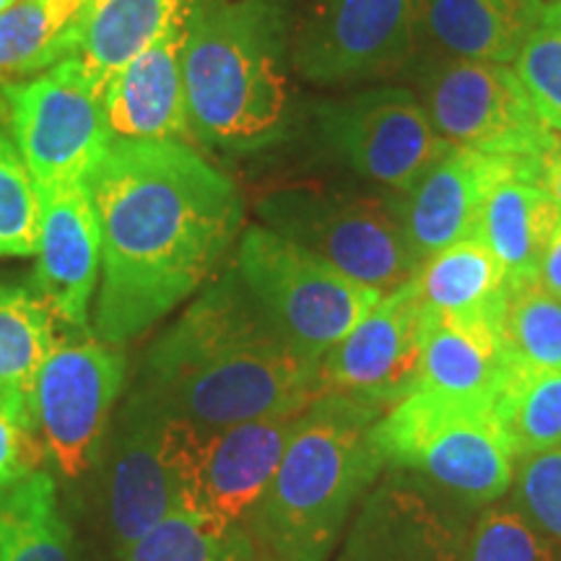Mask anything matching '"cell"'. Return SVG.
Segmentation results:
<instances>
[{
  "instance_id": "obj_1",
  "label": "cell",
  "mask_w": 561,
  "mask_h": 561,
  "mask_svg": "<svg viewBox=\"0 0 561 561\" xmlns=\"http://www.w3.org/2000/svg\"><path fill=\"white\" fill-rule=\"evenodd\" d=\"M89 191L102 234L94 335L112 346L193 299L242 237L240 191L187 140H112Z\"/></svg>"
},
{
  "instance_id": "obj_2",
  "label": "cell",
  "mask_w": 561,
  "mask_h": 561,
  "mask_svg": "<svg viewBox=\"0 0 561 561\" xmlns=\"http://www.w3.org/2000/svg\"><path fill=\"white\" fill-rule=\"evenodd\" d=\"M136 388L195 426L299 413L320 398L318 364L278 333L234 263L157 335Z\"/></svg>"
},
{
  "instance_id": "obj_3",
  "label": "cell",
  "mask_w": 561,
  "mask_h": 561,
  "mask_svg": "<svg viewBox=\"0 0 561 561\" xmlns=\"http://www.w3.org/2000/svg\"><path fill=\"white\" fill-rule=\"evenodd\" d=\"M291 42L284 0H193L182 30L193 140L229 157L276 146L291 125Z\"/></svg>"
},
{
  "instance_id": "obj_4",
  "label": "cell",
  "mask_w": 561,
  "mask_h": 561,
  "mask_svg": "<svg viewBox=\"0 0 561 561\" xmlns=\"http://www.w3.org/2000/svg\"><path fill=\"white\" fill-rule=\"evenodd\" d=\"M385 411L346 396L314 398L248 523L273 561H328L385 460L375 426Z\"/></svg>"
},
{
  "instance_id": "obj_5",
  "label": "cell",
  "mask_w": 561,
  "mask_h": 561,
  "mask_svg": "<svg viewBox=\"0 0 561 561\" xmlns=\"http://www.w3.org/2000/svg\"><path fill=\"white\" fill-rule=\"evenodd\" d=\"M375 442L388 471L462 507L494 504L515 483L517 458L491 403L413 388L382 413Z\"/></svg>"
},
{
  "instance_id": "obj_6",
  "label": "cell",
  "mask_w": 561,
  "mask_h": 561,
  "mask_svg": "<svg viewBox=\"0 0 561 561\" xmlns=\"http://www.w3.org/2000/svg\"><path fill=\"white\" fill-rule=\"evenodd\" d=\"M255 214L265 229L380 294L409 284L421 265L405 242L390 195L299 182L263 193Z\"/></svg>"
},
{
  "instance_id": "obj_7",
  "label": "cell",
  "mask_w": 561,
  "mask_h": 561,
  "mask_svg": "<svg viewBox=\"0 0 561 561\" xmlns=\"http://www.w3.org/2000/svg\"><path fill=\"white\" fill-rule=\"evenodd\" d=\"M234 268L278 333L314 364L382 299L265 227L242 231Z\"/></svg>"
},
{
  "instance_id": "obj_8",
  "label": "cell",
  "mask_w": 561,
  "mask_h": 561,
  "mask_svg": "<svg viewBox=\"0 0 561 561\" xmlns=\"http://www.w3.org/2000/svg\"><path fill=\"white\" fill-rule=\"evenodd\" d=\"M0 110L39 195L89 182L112 144L104 83L76 55L0 83Z\"/></svg>"
},
{
  "instance_id": "obj_9",
  "label": "cell",
  "mask_w": 561,
  "mask_h": 561,
  "mask_svg": "<svg viewBox=\"0 0 561 561\" xmlns=\"http://www.w3.org/2000/svg\"><path fill=\"white\" fill-rule=\"evenodd\" d=\"M434 130L450 146L491 157L541 159L559 144L533 107L515 70L500 62L466 60L439 50L409 62Z\"/></svg>"
},
{
  "instance_id": "obj_10",
  "label": "cell",
  "mask_w": 561,
  "mask_h": 561,
  "mask_svg": "<svg viewBox=\"0 0 561 561\" xmlns=\"http://www.w3.org/2000/svg\"><path fill=\"white\" fill-rule=\"evenodd\" d=\"M299 413L229 426L172 419L178 510L219 523L248 520L276 473Z\"/></svg>"
},
{
  "instance_id": "obj_11",
  "label": "cell",
  "mask_w": 561,
  "mask_h": 561,
  "mask_svg": "<svg viewBox=\"0 0 561 561\" xmlns=\"http://www.w3.org/2000/svg\"><path fill=\"white\" fill-rule=\"evenodd\" d=\"M320 144L343 167L390 193H403L453 149L434 130L416 94L380 87L314 110Z\"/></svg>"
},
{
  "instance_id": "obj_12",
  "label": "cell",
  "mask_w": 561,
  "mask_h": 561,
  "mask_svg": "<svg viewBox=\"0 0 561 561\" xmlns=\"http://www.w3.org/2000/svg\"><path fill=\"white\" fill-rule=\"evenodd\" d=\"M123 385L121 346L89 333L60 339L42 364L34 416L47 455L68 481L89 476L100 460Z\"/></svg>"
},
{
  "instance_id": "obj_13",
  "label": "cell",
  "mask_w": 561,
  "mask_h": 561,
  "mask_svg": "<svg viewBox=\"0 0 561 561\" xmlns=\"http://www.w3.org/2000/svg\"><path fill=\"white\" fill-rule=\"evenodd\" d=\"M100 512L112 551L130 543L178 510L172 416L149 392L133 388L112 416L100 460Z\"/></svg>"
},
{
  "instance_id": "obj_14",
  "label": "cell",
  "mask_w": 561,
  "mask_h": 561,
  "mask_svg": "<svg viewBox=\"0 0 561 561\" xmlns=\"http://www.w3.org/2000/svg\"><path fill=\"white\" fill-rule=\"evenodd\" d=\"M421 0H318L291 42V66L318 87L380 79L416 55Z\"/></svg>"
},
{
  "instance_id": "obj_15",
  "label": "cell",
  "mask_w": 561,
  "mask_h": 561,
  "mask_svg": "<svg viewBox=\"0 0 561 561\" xmlns=\"http://www.w3.org/2000/svg\"><path fill=\"white\" fill-rule=\"evenodd\" d=\"M424 325L426 310L413 280L382 294L320 359V396L333 392L388 411L416 388Z\"/></svg>"
},
{
  "instance_id": "obj_16",
  "label": "cell",
  "mask_w": 561,
  "mask_h": 561,
  "mask_svg": "<svg viewBox=\"0 0 561 561\" xmlns=\"http://www.w3.org/2000/svg\"><path fill=\"white\" fill-rule=\"evenodd\" d=\"M538 161L453 146L409 191L390 193L392 210L416 261H430L450 244L476 237L483 203L494 185L512 174H533L538 180Z\"/></svg>"
},
{
  "instance_id": "obj_17",
  "label": "cell",
  "mask_w": 561,
  "mask_h": 561,
  "mask_svg": "<svg viewBox=\"0 0 561 561\" xmlns=\"http://www.w3.org/2000/svg\"><path fill=\"white\" fill-rule=\"evenodd\" d=\"M462 541L447 496L390 471L356 507L335 561H460Z\"/></svg>"
},
{
  "instance_id": "obj_18",
  "label": "cell",
  "mask_w": 561,
  "mask_h": 561,
  "mask_svg": "<svg viewBox=\"0 0 561 561\" xmlns=\"http://www.w3.org/2000/svg\"><path fill=\"white\" fill-rule=\"evenodd\" d=\"M39 248L34 289L55 318L73 331H89L91 301L100 289L102 234L89 182L42 193Z\"/></svg>"
},
{
  "instance_id": "obj_19",
  "label": "cell",
  "mask_w": 561,
  "mask_h": 561,
  "mask_svg": "<svg viewBox=\"0 0 561 561\" xmlns=\"http://www.w3.org/2000/svg\"><path fill=\"white\" fill-rule=\"evenodd\" d=\"M182 30L185 21L170 26L104 83L112 140H193L182 79Z\"/></svg>"
},
{
  "instance_id": "obj_20",
  "label": "cell",
  "mask_w": 561,
  "mask_h": 561,
  "mask_svg": "<svg viewBox=\"0 0 561 561\" xmlns=\"http://www.w3.org/2000/svg\"><path fill=\"white\" fill-rule=\"evenodd\" d=\"M512 362L502 322L453 320L426 312L416 388L494 405Z\"/></svg>"
},
{
  "instance_id": "obj_21",
  "label": "cell",
  "mask_w": 561,
  "mask_h": 561,
  "mask_svg": "<svg viewBox=\"0 0 561 561\" xmlns=\"http://www.w3.org/2000/svg\"><path fill=\"white\" fill-rule=\"evenodd\" d=\"M546 0H421V34L432 50L512 66Z\"/></svg>"
},
{
  "instance_id": "obj_22",
  "label": "cell",
  "mask_w": 561,
  "mask_h": 561,
  "mask_svg": "<svg viewBox=\"0 0 561 561\" xmlns=\"http://www.w3.org/2000/svg\"><path fill=\"white\" fill-rule=\"evenodd\" d=\"M561 210L533 174H512L483 203L476 240L500 261L507 284L538 278Z\"/></svg>"
},
{
  "instance_id": "obj_23",
  "label": "cell",
  "mask_w": 561,
  "mask_h": 561,
  "mask_svg": "<svg viewBox=\"0 0 561 561\" xmlns=\"http://www.w3.org/2000/svg\"><path fill=\"white\" fill-rule=\"evenodd\" d=\"M58 341V318L34 284L0 278V403L34 426V388Z\"/></svg>"
},
{
  "instance_id": "obj_24",
  "label": "cell",
  "mask_w": 561,
  "mask_h": 561,
  "mask_svg": "<svg viewBox=\"0 0 561 561\" xmlns=\"http://www.w3.org/2000/svg\"><path fill=\"white\" fill-rule=\"evenodd\" d=\"M424 310L437 318L502 322L507 276L481 240H462L419 265L411 278Z\"/></svg>"
},
{
  "instance_id": "obj_25",
  "label": "cell",
  "mask_w": 561,
  "mask_h": 561,
  "mask_svg": "<svg viewBox=\"0 0 561 561\" xmlns=\"http://www.w3.org/2000/svg\"><path fill=\"white\" fill-rule=\"evenodd\" d=\"M193 0H91L70 37V53L102 83L170 26L185 21Z\"/></svg>"
},
{
  "instance_id": "obj_26",
  "label": "cell",
  "mask_w": 561,
  "mask_h": 561,
  "mask_svg": "<svg viewBox=\"0 0 561 561\" xmlns=\"http://www.w3.org/2000/svg\"><path fill=\"white\" fill-rule=\"evenodd\" d=\"M0 561H81L47 471L0 489Z\"/></svg>"
},
{
  "instance_id": "obj_27",
  "label": "cell",
  "mask_w": 561,
  "mask_h": 561,
  "mask_svg": "<svg viewBox=\"0 0 561 561\" xmlns=\"http://www.w3.org/2000/svg\"><path fill=\"white\" fill-rule=\"evenodd\" d=\"M91 0H16L0 16V79L32 76L70 53Z\"/></svg>"
},
{
  "instance_id": "obj_28",
  "label": "cell",
  "mask_w": 561,
  "mask_h": 561,
  "mask_svg": "<svg viewBox=\"0 0 561 561\" xmlns=\"http://www.w3.org/2000/svg\"><path fill=\"white\" fill-rule=\"evenodd\" d=\"M494 411L517 460L561 447V369L512 367Z\"/></svg>"
},
{
  "instance_id": "obj_29",
  "label": "cell",
  "mask_w": 561,
  "mask_h": 561,
  "mask_svg": "<svg viewBox=\"0 0 561 561\" xmlns=\"http://www.w3.org/2000/svg\"><path fill=\"white\" fill-rule=\"evenodd\" d=\"M121 561H257V546L242 523L174 510L130 543Z\"/></svg>"
},
{
  "instance_id": "obj_30",
  "label": "cell",
  "mask_w": 561,
  "mask_h": 561,
  "mask_svg": "<svg viewBox=\"0 0 561 561\" xmlns=\"http://www.w3.org/2000/svg\"><path fill=\"white\" fill-rule=\"evenodd\" d=\"M502 339L517 367L561 369V297L538 278L507 284Z\"/></svg>"
},
{
  "instance_id": "obj_31",
  "label": "cell",
  "mask_w": 561,
  "mask_h": 561,
  "mask_svg": "<svg viewBox=\"0 0 561 561\" xmlns=\"http://www.w3.org/2000/svg\"><path fill=\"white\" fill-rule=\"evenodd\" d=\"M460 561H561V546L515 504H489L466 530Z\"/></svg>"
},
{
  "instance_id": "obj_32",
  "label": "cell",
  "mask_w": 561,
  "mask_h": 561,
  "mask_svg": "<svg viewBox=\"0 0 561 561\" xmlns=\"http://www.w3.org/2000/svg\"><path fill=\"white\" fill-rule=\"evenodd\" d=\"M42 203L30 167L0 128V257H32L39 248Z\"/></svg>"
},
{
  "instance_id": "obj_33",
  "label": "cell",
  "mask_w": 561,
  "mask_h": 561,
  "mask_svg": "<svg viewBox=\"0 0 561 561\" xmlns=\"http://www.w3.org/2000/svg\"><path fill=\"white\" fill-rule=\"evenodd\" d=\"M512 70L541 121L561 136V0H546Z\"/></svg>"
},
{
  "instance_id": "obj_34",
  "label": "cell",
  "mask_w": 561,
  "mask_h": 561,
  "mask_svg": "<svg viewBox=\"0 0 561 561\" xmlns=\"http://www.w3.org/2000/svg\"><path fill=\"white\" fill-rule=\"evenodd\" d=\"M512 504L561 546V447L517 460Z\"/></svg>"
},
{
  "instance_id": "obj_35",
  "label": "cell",
  "mask_w": 561,
  "mask_h": 561,
  "mask_svg": "<svg viewBox=\"0 0 561 561\" xmlns=\"http://www.w3.org/2000/svg\"><path fill=\"white\" fill-rule=\"evenodd\" d=\"M47 458L39 430L0 403V489L42 471Z\"/></svg>"
},
{
  "instance_id": "obj_36",
  "label": "cell",
  "mask_w": 561,
  "mask_h": 561,
  "mask_svg": "<svg viewBox=\"0 0 561 561\" xmlns=\"http://www.w3.org/2000/svg\"><path fill=\"white\" fill-rule=\"evenodd\" d=\"M538 280H541L551 294L561 297V221L557 231H553L549 248L543 252L541 268H538Z\"/></svg>"
},
{
  "instance_id": "obj_37",
  "label": "cell",
  "mask_w": 561,
  "mask_h": 561,
  "mask_svg": "<svg viewBox=\"0 0 561 561\" xmlns=\"http://www.w3.org/2000/svg\"><path fill=\"white\" fill-rule=\"evenodd\" d=\"M538 185L551 195V201L557 203L561 210V138L553 149L538 161Z\"/></svg>"
},
{
  "instance_id": "obj_38",
  "label": "cell",
  "mask_w": 561,
  "mask_h": 561,
  "mask_svg": "<svg viewBox=\"0 0 561 561\" xmlns=\"http://www.w3.org/2000/svg\"><path fill=\"white\" fill-rule=\"evenodd\" d=\"M13 3H16V0H0V16H3V13H5V11H9Z\"/></svg>"
}]
</instances>
